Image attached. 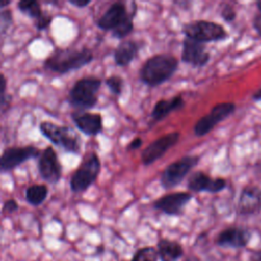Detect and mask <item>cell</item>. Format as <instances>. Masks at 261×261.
<instances>
[{
	"label": "cell",
	"mask_w": 261,
	"mask_h": 261,
	"mask_svg": "<svg viewBox=\"0 0 261 261\" xmlns=\"http://www.w3.org/2000/svg\"><path fill=\"white\" fill-rule=\"evenodd\" d=\"M238 213L241 215H253L261 210V189L256 186L245 187L238 201Z\"/></svg>",
	"instance_id": "e0dca14e"
},
{
	"label": "cell",
	"mask_w": 261,
	"mask_h": 261,
	"mask_svg": "<svg viewBox=\"0 0 261 261\" xmlns=\"http://www.w3.org/2000/svg\"><path fill=\"white\" fill-rule=\"evenodd\" d=\"M191 200L192 194L189 192H173L155 200L153 206L164 214L178 216L184 213L186 206Z\"/></svg>",
	"instance_id": "4fadbf2b"
},
{
	"label": "cell",
	"mask_w": 261,
	"mask_h": 261,
	"mask_svg": "<svg viewBox=\"0 0 261 261\" xmlns=\"http://www.w3.org/2000/svg\"><path fill=\"white\" fill-rule=\"evenodd\" d=\"M236 110V104L232 102H221L214 105L211 110L194 125V134L197 137H203L210 133L219 122L230 116Z\"/></svg>",
	"instance_id": "9c48e42d"
},
{
	"label": "cell",
	"mask_w": 261,
	"mask_h": 261,
	"mask_svg": "<svg viewBox=\"0 0 261 261\" xmlns=\"http://www.w3.org/2000/svg\"><path fill=\"white\" fill-rule=\"evenodd\" d=\"M18 209V204L14 199H8L4 202L3 207H2V212L5 213H13L17 211Z\"/></svg>",
	"instance_id": "f546056e"
},
{
	"label": "cell",
	"mask_w": 261,
	"mask_h": 261,
	"mask_svg": "<svg viewBox=\"0 0 261 261\" xmlns=\"http://www.w3.org/2000/svg\"><path fill=\"white\" fill-rule=\"evenodd\" d=\"M220 15L222 17V19L226 22H232L236 17H237V11L236 9L229 5V4H224L222 7H221V10H220Z\"/></svg>",
	"instance_id": "4316f807"
},
{
	"label": "cell",
	"mask_w": 261,
	"mask_h": 261,
	"mask_svg": "<svg viewBox=\"0 0 261 261\" xmlns=\"http://www.w3.org/2000/svg\"><path fill=\"white\" fill-rule=\"evenodd\" d=\"M48 196V188L43 184H35L27 188L25 200L33 206L41 205Z\"/></svg>",
	"instance_id": "7402d4cb"
},
{
	"label": "cell",
	"mask_w": 261,
	"mask_h": 261,
	"mask_svg": "<svg viewBox=\"0 0 261 261\" xmlns=\"http://www.w3.org/2000/svg\"><path fill=\"white\" fill-rule=\"evenodd\" d=\"M71 118L75 126L87 136H96L103 128V120L100 113L93 112H73Z\"/></svg>",
	"instance_id": "ac0fdd59"
},
{
	"label": "cell",
	"mask_w": 261,
	"mask_h": 261,
	"mask_svg": "<svg viewBox=\"0 0 261 261\" xmlns=\"http://www.w3.org/2000/svg\"><path fill=\"white\" fill-rule=\"evenodd\" d=\"M105 84L108 87V89L110 90V92L112 94H114L115 96H119L122 93L123 80L121 76L116 75V74L110 75L105 80Z\"/></svg>",
	"instance_id": "d4e9b609"
},
{
	"label": "cell",
	"mask_w": 261,
	"mask_h": 261,
	"mask_svg": "<svg viewBox=\"0 0 261 261\" xmlns=\"http://www.w3.org/2000/svg\"><path fill=\"white\" fill-rule=\"evenodd\" d=\"M181 32L185 34L186 38H190L200 43H210L218 42L226 39L228 33L218 22L198 19L185 23Z\"/></svg>",
	"instance_id": "5b68a950"
},
{
	"label": "cell",
	"mask_w": 261,
	"mask_h": 261,
	"mask_svg": "<svg viewBox=\"0 0 261 261\" xmlns=\"http://www.w3.org/2000/svg\"><path fill=\"white\" fill-rule=\"evenodd\" d=\"M11 102V96L5 93H1L0 95V108H1V113L4 114L6 110H8Z\"/></svg>",
	"instance_id": "4dcf8cb0"
},
{
	"label": "cell",
	"mask_w": 261,
	"mask_h": 261,
	"mask_svg": "<svg viewBox=\"0 0 261 261\" xmlns=\"http://www.w3.org/2000/svg\"><path fill=\"white\" fill-rule=\"evenodd\" d=\"M180 60L194 67H202L209 62L210 53L206 50L205 44L190 38H185L182 41Z\"/></svg>",
	"instance_id": "5bb4252c"
},
{
	"label": "cell",
	"mask_w": 261,
	"mask_h": 261,
	"mask_svg": "<svg viewBox=\"0 0 261 261\" xmlns=\"http://www.w3.org/2000/svg\"><path fill=\"white\" fill-rule=\"evenodd\" d=\"M143 145V140L140 137H136L132 142H129L126 146L127 151H133L139 149Z\"/></svg>",
	"instance_id": "1f68e13d"
},
{
	"label": "cell",
	"mask_w": 261,
	"mask_h": 261,
	"mask_svg": "<svg viewBox=\"0 0 261 261\" xmlns=\"http://www.w3.org/2000/svg\"><path fill=\"white\" fill-rule=\"evenodd\" d=\"M41 150L35 146H22V147H8L4 149L0 158V170L6 172L19 166L24 161L33 158H39Z\"/></svg>",
	"instance_id": "30bf717a"
},
{
	"label": "cell",
	"mask_w": 261,
	"mask_h": 261,
	"mask_svg": "<svg viewBox=\"0 0 261 261\" xmlns=\"http://www.w3.org/2000/svg\"><path fill=\"white\" fill-rule=\"evenodd\" d=\"M51 21H52V16H51L50 14H48V13L45 12L44 15H43L39 20L35 21V27L37 28V30L43 31V30L47 29V28L50 25Z\"/></svg>",
	"instance_id": "f1b7e54d"
},
{
	"label": "cell",
	"mask_w": 261,
	"mask_h": 261,
	"mask_svg": "<svg viewBox=\"0 0 261 261\" xmlns=\"http://www.w3.org/2000/svg\"><path fill=\"white\" fill-rule=\"evenodd\" d=\"M138 53L139 45L137 42L133 40L121 41L114 50V62L118 66H126L137 57Z\"/></svg>",
	"instance_id": "ffe728a7"
},
{
	"label": "cell",
	"mask_w": 261,
	"mask_h": 261,
	"mask_svg": "<svg viewBox=\"0 0 261 261\" xmlns=\"http://www.w3.org/2000/svg\"><path fill=\"white\" fill-rule=\"evenodd\" d=\"M39 129L51 143L61 147L66 152L73 154H79L81 152V139L70 127L59 125L52 121H42L39 125Z\"/></svg>",
	"instance_id": "277c9868"
},
{
	"label": "cell",
	"mask_w": 261,
	"mask_h": 261,
	"mask_svg": "<svg viewBox=\"0 0 261 261\" xmlns=\"http://www.w3.org/2000/svg\"><path fill=\"white\" fill-rule=\"evenodd\" d=\"M101 84V79L96 75H88L79 79L68 92V103L79 110L93 108L98 102L97 93L99 92Z\"/></svg>",
	"instance_id": "3957f363"
},
{
	"label": "cell",
	"mask_w": 261,
	"mask_h": 261,
	"mask_svg": "<svg viewBox=\"0 0 261 261\" xmlns=\"http://www.w3.org/2000/svg\"><path fill=\"white\" fill-rule=\"evenodd\" d=\"M178 67V59L167 53L149 57L142 65L140 80L149 87H156L167 82Z\"/></svg>",
	"instance_id": "6da1fadb"
},
{
	"label": "cell",
	"mask_w": 261,
	"mask_h": 261,
	"mask_svg": "<svg viewBox=\"0 0 261 261\" xmlns=\"http://www.w3.org/2000/svg\"><path fill=\"white\" fill-rule=\"evenodd\" d=\"M252 100H253V101H261V89L257 90V91L253 94Z\"/></svg>",
	"instance_id": "e575fe53"
},
{
	"label": "cell",
	"mask_w": 261,
	"mask_h": 261,
	"mask_svg": "<svg viewBox=\"0 0 261 261\" xmlns=\"http://www.w3.org/2000/svg\"><path fill=\"white\" fill-rule=\"evenodd\" d=\"M68 3L77 8H84L91 3V0H68Z\"/></svg>",
	"instance_id": "d6a6232c"
},
{
	"label": "cell",
	"mask_w": 261,
	"mask_h": 261,
	"mask_svg": "<svg viewBox=\"0 0 261 261\" xmlns=\"http://www.w3.org/2000/svg\"><path fill=\"white\" fill-rule=\"evenodd\" d=\"M17 8L35 21L39 20L45 13L41 8L40 2L36 0H20L17 2Z\"/></svg>",
	"instance_id": "603a6c76"
},
{
	"label": "cell",
	"mask_w": 261,
	"mask_h": 261,
	"mask_svg": "<svg viewBox=\"0 0 261 261\" xmlns=\"http://www.w3.org/2000/svg\"><path fill=\"white\" fill-rule=\"evenodd\" d=\"M10 3H11L10 0H2V2H1V4H0V7H1V8H4L5 6L9 5Z\"/></svg>",
	"instance_id": "d590c367"
},
{
	"label": "cell",
	"mask_w": 261,
	"mask_h": 261,
	"mask_svg": "<svg viewBox=\"0 0 261 261\" xmlns=\"http://www.w3.org/2000/svg\"><path fill=\"white\" fill-rule=\"evenodd\" d=\"M187 261H200L198 258H196V257H190Z\"/></svg>",
	"instance_id": "8d00e7d4"
},
{
	"label": "cell",
	"mask_w": 261,
	"mask_h": 261,
	"mask_svg": "<svg viewBox=\"0 0 261 261\" xmlns=\"http://www.w3.org/2000/svg\"><path fill=\"white\" fill-rule=\"evenodd\" d=\"M38 170L45 181L49 184H56L59 181L62 168L57 154L52 147H47L42 150L38 160Z\"/></svg>",
	"instance_id": "7c38bea8"
},
{
	"label": "cell",
	"mask_w": 261,
	"mask_h": 261,
	"mask_svg": "<svg viewBox=\"0 0 261 261\" xmlns=\"http://www.w3.org/2000/svg\"><path fill=\"white\" fill-rule=\"evenodd\" d=\"M157 251L161 261H178L185 253L178 242L168 239H161L158 242Z\"/></svg>",
	"instance_id": "44dd1931"
},
{
	"label": "cell",
	"mask_w": 261,
	"mask_h": 261,
	"mask_svg": "<svg viewBox=\"0 0 261 261\" xmlns=\"http://www.w3.org/2000/svg\"><path fill=\"white\" fill-rule=\"evenodd\" d=\"M179 137L180 134L178 132H171L151 142L142 152L141 160L143 164L150 165L161 158L170 148L177 144Z\"/></svg>",
	"instance_id": "8fae6325"
},
{
	"label": "cell",
	"mask_w": 261,
	"mask_h": 261,
	"mask_svg": "<svg viewBox=\"0 0 261 261\" xmlns=\"http://www.w3.org/2000/svg\"><path fill=\"white\" fill-rule=\"evenodd\" d=\"M159 258L158 251L155 247H143L139 249L133 256L132 261H157Z\"/></svg>",
	"instance_id": "cb8c5ba5"
},
{
	"label": "cell",
	"mask_w": 261,
	"mask_h": 261,
	"mask_svg": "<svg viewBox=\"0 0 261 261\" xmlns=\"http://www.w3.org/2000/svg\"><path fill=\"white\" fill-rule=\"evenodd\" d=\"M101 170V161L99 156L93 152L84 159L80 166L72 173L69 185L73 193H83L87 191L97 179Z\"/></svg>",
	"instance_id": "8992f818"
},
{
	"label": "cell",
	"mask_w": 261,
	"mask_h": 261,
	"mask_svg": "<svg viewBox=\"0 0 261 261\" xmlns=\"http://www.w3.org/2000/svg\"><path fill=\"white\" fill-rule=\"evenodd\" d=\"M256 6L258 11L253 17V28L256 33L261 37V1H258L256 3Z\"/></svg>",
	"instance_id": "83f0119b"
},
{
	"label": "cell",
	"mask_w": 261,
	"mask_h": 261,
	"mask_svg": "<svg viewBox=\"0 0 261 261\" xmlns=\"http://www.w3.org/2000/svg\"><path fill=\"white\" fill-rule=\"evenodd\" d=\"M12 24V12L9 9H2L0 12V31L4 35Z\"/></svg>",
	"instance_id": "484cf974"
},
{
	"label": "cell",
	"mask_w": 261,
	"mask_h": 261,
	"mask_svg": "<svg viewBox=\"0 0 261 261\" xmlns=\"http://www.w3.org/2000/svg\"><path fill=\"white\" fill-rule=\"evenodd\" d=\"M185 105V100L180 95L174 96L171 99H160L158 100L152 111H151V117L153 119V122H158L164 117H166L170 112L177 110Z\"/></svg>",
	"instance_id": "d6986e66"
},
{
	"label": "cell",
	"mask_w": 261,
	"mask_h": 261,
	"mask_svg": "<svg viewBox=\"0 0 261 261\" xmlns=\"http://www.w3.org/2000/svg\"><path fill=\"white\" fill-rule=\"evenodd\" d=\"M226 187V180L222 177H211L204 171H196L188 180V189L193 192L219 193Z\"/></svg>",
	"instance_id": "2e32d148"
},
{
	"label": "cell",
	"mask_w": 261,
	"mask_h": 261,
	"mask_svg": "<svg viewBox=\"0 0 261 261\" xmlns=\"http://www.w3.org/2000/svg\"><path fill=\"white\" fill-rule=\"evenodd\" d=\"M136 12H137L136 5L132 11H128L125 3L120 1L114 2L98 18L97 27L103 31L113 32L114 30L120 28L121 25L127 23L128 21L134 20Z\"/></svg>",
	"instance_id": "ba28073f"
},
{
	"label": "cell",
	"mask_w": 261,
	"mask_h": 261,
	"mask_svg": "<svg viewBox=\"0 0 261 261\" xmlns=\"http://www.w3.org/2000/svg\"><path fill=\"white\" fill-rule=\"evenodd\" d=\"M252 238V232L245 227L229 226L222 229L216 237L215 243L222 248H245Z\"/></svg>",
	"instance_id": "9a60e30c"
},
{
	"label": "cell",
	"mask_w": 261,
	"mask_h": 261,
	"mask_svg": "<svg viewBox=\"0 0 261 261\" xmlns=\"http://www.w3.org/2000/svg\"><path fill=\"white\" fill-rule=\"evenodd\" d=\"M94 55L90 49H71L58 48L45 61L44 66L57 73H67L76 70L92 62Z\"/></svg>",
	"instance_id": "7a4b0ae2"
},
{
	"label": "cell",
	"mask_w": 261,
	"mask_h": 261,
	"mask_svg": "<svg viewBox=\"0 0 261 261\" xmlns=\"http://www.w3.org/2000/svg\"><path fill=\"white\" fill-rule=\"evenodd\" d=\"M250 261H261V249L255 250L251 256H250Z\"/></svg>",
	"instance_id": "836d02e7"
},
{
	"label": "cell",
	"mask_w": 261,
	"mask_h": 261,
	"mask_svg": "<svg viewBox=\"0 0 261 261\" xmlns=\"http://www.w3.org/2000/svg\"><path fill=\"white\" fill-rule=\"evenodd\" d=\"M200 159V156L186 155L167 165L160 177L161 186L165 190H169L179 185L188 173L197 166Z\"/></svg>",
	"instance_id": "52a82bcc"
}]
</instances>
